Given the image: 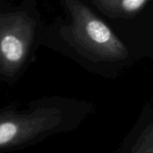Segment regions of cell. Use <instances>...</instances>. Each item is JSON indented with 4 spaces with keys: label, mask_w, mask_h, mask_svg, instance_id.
<instances>
[{
    "label": "cell",
    "mask_w": 153,
    "mask_h": 153,
    "mask_svg": "<svg viewBox=\"0 0 153 153\" xmlns=\"http://www.w3.org/2000/svg\"><path fill=\"white\" fill-rule=\"evenodd\" d=\"M97 7L111 18H129L149 0H92Z\"/></svg>",
    "instance_id": "3957f363"
},
{
    "label": "cell",
    "mask_w": 153,
    "mask_h": 153,
    "mask_svg": "<svg viewBox=\"0 0 153 153\" xmlns=\"http://www.w3.org/2000/svg\"><path fill=\"white\" fill-rule=\"evenodd\" d=\"M61 123V111L56 107L17 110L11 106L0 110V153L28 146L54 131Z\"/></svg>",
    "instance_id": "7a4b0ae2"
},
{
    "label": "cell",
    "mask_w": 153,
    "mask_h": 153,
    "mask_svg": "<svg viewBox=\"0 0 153 153\" xmlns=\"http://www.w3.org/2000/svg\"><path fill=\"white\" fill-rule=\"evenodd\" d=\"M70 23L63 36L81 56L96 62L117 61L128 57L125 44L92 10L79 0H66Z\"/></svg>",
    "instance_id": "6da1fadb"
},
{
    "label": "cell",
    "mask_w": 153,
    "mask_h": 153,
    "mask_svg": "<svg viewBox=\"0 0 153 153\" xmlns=\"http://www.w3.org/2000/svg\"><path fill=\"white\" fill-rule=\"evenodd\" d=\"M130 153H153V122L136 139Z\"/></svg>",
    "instance_id": "277c9868"
}]
</instances>
